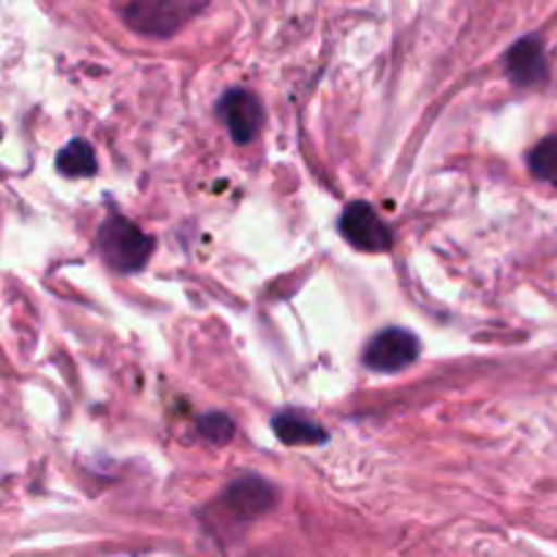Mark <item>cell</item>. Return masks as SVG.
Wrapping results in <instances>:
<instances>
[{"instance_id":"1","label":"cell","mask_w":557,"mask_h":557,"mask_svg":"<svg viewBox=\"0 0 557 557\" xmlns=\"http://www.w3.org/2000/svg\"><path fill=\"white\" fill-rule=\"evenodd\" d=\"M210 0H131L123 22L139 36L169 38L201 14Z\"/></svg>"},{"instance_id":"2","label":"cell","mask_w":557,"mask_h":557,"mask_svg":"<svg viewBox=\"0 0 557 557\" xmlns=\"http://www.w3.org/2000/svg\"><path fill=\"white\" fill-rule=\"evenodd\" d=\"M98 248H101L103 261L114 272L131 275V272H139L147 264L156 243L128 218L109 215L98 228Z\"/></svg>"},{"instance_id":"3","label":"cell","mask_w":557,"mask_h":557,"mask_svg":"<svg viewBox=\"0 0 557 557\" xmlns=\"http://www.w3.org/2000/svg\"><path fill=\"white\" fill-rule=\"evenodd\" d=\"M341 234L364 253H386L395 245V232L368 201H351L341 215Z\"/></svg>"},{"instance_id":"4","label":"cell","mask_w":557,"mask_h":557,"mask_svg":"<svg viewBox=\"0 0 557 557\" xmlns=\"http://www.w3.org/2000/svg\"><path fill=\"white\" fill-rule=\"evenodd\" d=\"M419 359V337L413 332L400 330V326H389V330L379 332L373 341L364 348V368L375 370V373H397L406 370Z\"/></svg>"},{"instance_id":"5","label":"cell","mask_w":557,"mask_h":557,"mask_svg":"<svg viewBox=\"0 0 557 557\" xmlns=\"http://www.w3.org/2000/svg\"><path fill=\"white\" fill-rule=\"evenodd\" d=\"M218 117L223 120V125L228 128L232 139L237 145H250V141L259 136L261 123H264V109L261 101L245 87H232L221 96L215 107Z\"/></svg>"},{"instance_id":"6","label":"cell","mask_w":557,"mask_h":557,"mask_svg":"<svg viewBox=\"0 0 557 557\" xmlns=\"http://www.w3.org/2000/svg\"><path fill=\"white\" fill-rule=\"evenodd\" d=\"M506 74L517 87H542L549 79L547 47L542 36H525L506 52Z\"/></svg>"},{"instance_id":"7","label":"cell","mask_w":557,"mask_h":557,"mask_svg":"<svg viewBox=\"0 0 557 557\" xmlns=\"http://www.w3.org/2000/svg\"><path fill=\"white\" fill-rule=\"evenodd\" d=\"M277 504V490L261 476L237 479L232 487L223 493V506L239 520H256L267 515Z\"/></svg>"},{"instance_id":"8","label":"cell","mask_w":557,"mask_h":557,"mask_svg":"<svg viewBox=\"0 0 557 557\" xmlns=\"http://www.w3.org/2000/svg\"><path fill=\"white\" fill-rule=\"evenodd\" d=\"M272 430L288 446H319L330 438L326 430L302 411H281L272 419Z\"/></svg>"},{"instance_id":"9","label":"cell","mask_w":557,"mask_h":557,"mask_svg":"<svg viewBox=\"0 0 557 557\" xmlns=\"http://www.w3.org/2000/svg\"><path fill=\"white\" fill-rule=\"evenodd\" d=\"M54 166L65 177H90V174L98 172L96 150H92L90 141L71 139L69 145L60 147L58 158H54Z\"/></svg>"},{"instance_id":"10","label":"cell","mask_w":557,"mask_h":557,"mask_svg":"<svg viewBox=\"0 0 557 557\" xmlns=\"http://www.w3.org/2000/svg\"><path fill=\"white\" fill-rule=\"evenodd\" d=\"M528 166H531L533 177L557 188V136H547V139L533 147L531 156H528Z\"/></svg>"},{"instance_id":"11","label":"cell","mask_w":557,"mask_h":557,"mask_svg":"<svg viewBox=\"0 0 557 557\" xmlns=\"http://www.w3.org/2000/svg\"><path fill=\"white\" fill-rule=\"evenodd\" d=\"M196 428H199L201 438H207L210 444L223 446L234 438V422L226 413H205V417H199Z\"/></svg>"}]
</instances>
